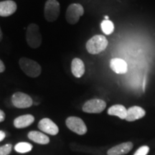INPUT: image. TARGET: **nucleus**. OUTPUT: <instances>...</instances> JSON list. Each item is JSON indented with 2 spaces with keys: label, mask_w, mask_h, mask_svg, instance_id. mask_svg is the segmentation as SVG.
Here are the masks:
<instances>
[{
  "label": "nucleus",
  "mask_w": 155,
  "mask_h": 155,
  "mask_svg": "<svg viewBox=\"0 0 155 155\" xmlns=\"http://www.w3.org/2000/svg\"><path fill=\"white\" fill-rule=\"evenodd\" d=\"M108 44V40L105 36L97 35L88 40L86 43V50L89 53L96 55L104 51L107 48Z\"/></svg>",
  "instance_id": "1"
},
{
  "label": "nucleus",
  "mask_w": 155,
  "mask_h": 155,
  "mask_svg": "<svg viewBox=\"0 0 155 155\" xmlns=\"http://www.w3.org/2000/svg\"><path fill=\"white\" fill-rule=\"evenodd\" d=\"M19 64L22 71L29 77L37 78L41 74V66L33 60L22 58L19 59Z\"/></svg>",
  "instance_id": "2"
},
{
  "label": "nucleus",
  "mask_w": 155,
  "mask_h": 155,
  "mask_svg": "<svg viewBox=\"0 0 155 155\" xmlns=\"http://www.w3.org/2000/svg\"><path fill=\"white\" fill-rule=\"evenodd\" d=\"M26 41L28 45L33 49L41 45L42 35L38 25L32 23L28 25L26 32Z\"/></svg>",
  "instance_id": "3"
},
{
  "label": "nucleus",
  "mask_w": 155,
  "mask_h": 155,
  "mask_svg": "<svg viewBox=\"0 0 155 155\" xmlns=\"http://www.w3.org/2000/svg\"><path fill=\"white\" fill-rule=\"evenodd\" d=\"M60 4L57 0H48L45 5V18L50 22H54L60 15Z\"/></svg>",
  "instance_id": "4"
},
{
  "label": "nucleus",
  "mask_w": 155,
  "mask_h": 155,
  "mask_svg": "<svg viewBox=\"0 0 155 155\" xmlns=\"http://www.w3.org/2000/svg\"><path fill=\"white\" fill-rule=\"evenodd\" d=\"M84 13V9L80 4H71L68 7L65 15L67 22L71 25H75L78 22L80 17Z\"/></svg>",
  "instance_id": "5"
},
{
  "label": "nucleus",
  "mask_w": 155,
  "mask_h": 155,
  "mask_svg": "<svg viewBox=\"0 0 155 155\" xmlns=\"http://www.w3.org/2000/svg\"><path fill=\"white\" fill-rule=\"evenodd\" d=\"M106 104L104 101L98 98L89 100L84 104L83 111L89 114H99L105 109Z\"/></svg>",
  "instance_id": "6"
},
{
  "label": "nucleus",
  "mask_w": 155,
  "mask_h": 155,
  "mask_svg": "<svg viewBox=\"0 0 155 155\" xmlns=\"http://www.w3.org/2000/svg\"><path fill=\"white\" fill-rule=\"evenodd\" d=\"M12 102L15 107L18 108H26L31 107L33 101L29 95L22 92H17L12 96Z\"/></svg>",
  "instance_id": "7"
},
{
  "label": "nucleus",
  "mask_w": 155,
  "mask_h": 155,
  "mask_svg": "<svg viewBox=\"0 0 155 155\" xmlns=\"http://www.w3.org/2000/svg\"><path fill=\"white\" fill-rule=\"evenodd\" d=\"M66 126L69 129L79 135H83L87 132V127L81 118L71 116L66 119Z\"/></svg>",
  "instance_id": "8"
},
{
  "label": "nucleus",
  "mask_w": 155,
  "mask_h": 155,
  "mask_svg": "<svg viewBox=\"0 0 155 155\" xmlns=\"http://www.w3.org/2000/svg\"><path fill=\"white\" fill-rule=\"evenodd\" d=\"M38 128L40 130L50 135H57L59 132V129L51 119L48 118H44L41 119L38 124Z\"/></svg>",
  "instance_id": "9"
},
{
  "label": "nucleus",
  "mask_w": 155,
  "mask_h": 155,
  "mask_svg": "<svg viewBox=\"0 0 155 155\" xmlns=\"http://www.w3.org/2000/svg\"><path fill=\"white\" fill-rule=\"evenodd\" d=\"M17 4L12 0L0 2V16L9 17L16 12Z\"/></svg>",
  "instance_id": "10"
},
{
  "label": "nucleus",
  "mask_w": 155,
  "mask_h": 155,
  "mask_svg": "<svg viewBox=\"0 0 155 155\" xmlns=\"http://www.w3.org/2000/svg\"><path fill=\"white\" fill-rule=\"evenodd\" d=\"M110 68L117 74H124L128 71L127 62L121 58H113L110 61Z\"/></svg>",
  "instance_id": "11"
},
{
  "label": "nucleus",
  "mask_w": 155,
  "mask_h": 155,
  "mask_svg": "<svg viewBox=\"0 0 155 155\" xmlns=\"http://www.w3.org/2000/svg\"><path fill=\"white\" fill-rule=\"evenodd\" d=\"M133 147L131 142L122 143L121 144L112 147L108 151V155H124L129 153Z\"/></svg>",
  "instance_id": "12"
},
{
  "label": "nucleus",
  "mask_w": 155,
  "mask_h": 155,
  "mask_svg": "<svg viewBox=\"0 0 155 155\" xmlns=\"http://www.w3.org/2000/svg\"><path fill=\"white\" fill-rule=\"evenodd\" d=\"M146 112L142 108L139 106H132L127 109V114L126 120L128 121H134L141 119L145 116Z\"/></svg>",
  "instance_id": "13"
},
{
  "label": "nucleus",
  "mask_w": 155,
  "mask_h": 155,
  "mask_svg": "<svg viewBox=\"0 0 155 155\" xmlns=\"http://www.w3.org/2000/svg\"><path fill=\"white\" fill-rule=\"evenodd\" d=\"M71 71L75 78H81L85 73V65L80 58H74L71 63Z\"/></svg>",
  "instance_id": "14"
},
{
  "label": "nucleus",
  "mask_w": 155,
  "mask_h": 155,
  "mask_svg": "<svg viewBox=\"0 0 155 155\" xmlns=\"http://www.w3.org/2000/svg\"><path fill=\"white\" fill-rule=\"evenodd\" d=\"M35 117L31 114H25L16 118L14 121V126L17 129L28 127L33 123Z\"/></svg>",
  "instance_id": "15"
},
{
  "label": "nucleus",
  "mask_w": 155,
  "mask_h": 155,
  "mask_svg": "<svg viewBox=\"0 0 155 155\" xmlns=\"http://www.w3.org/2000/svg\"><path fill=\"white\" fill-rule=\"evenodd\" d=\"M28 138L40 144H48L50 142V139L48 136L38 131H30L28 133Z\"/></svg>",
  "instance_id": "16"
},
{
  "label": "nucleus",
  "mask_w": 155,
  "mask_h": 155,
  "mask_svg": "<svg viewBox=\"0 0 155 155\" xmlns=\"http://www.w3.org/2000/svg\"><path fill=\"white\" fill-rule=\"evenodd\" d=\"M108 114L111 116H116L119 117L121 119H126L127 114V110L124 106L116 104L112 106L108 110Z\"/></svg>",
  "instance_id": "17"
},
{
  "label": "nucleus",
  "mask_w": 155,
  "mask_h": 155,
  "mask_svg": "<svg viewBox=\"0 0 155 155\" xmlns=\"http://www.w3.org/2000/svg\"><path fill=\"white\" fill-rule=\"evenodd\" d=\"M101 30L104 33L105 35H109L112 34V32H114V23L110 21L109 19H107V20H104L101 24Z\"/></svg>",
  "instance_id": "18"
},
{
  "label": "nucleus",
  "mask_w": 155,
  "mask_h": 155,
  "mask_svg": "<svg viewBox=\"0 0 155 155\" xmlns=\"http://www.w3.org/2000/svg\"><path fill=\"white\" fill-rule=\"evenodd\" d=\"M32 149V145L28 142H19L15 147V150L18 153H27L30 152Z\"/></svg>",
  "instance_id": "19"
},
{
  "label": "nucleus",
  "mask_w": 155,
  "mask_h": 155,
  "mask_svg": "<svg viewBox=\"0 0 155 155\" xmlns=\"http://www.w3.org/2000/svg\"><path fill=\"white\" fill-rule=\"evenodd\" d=\"M12 146L11 144H7L2 147H0V155H9L12 152Z\"/></svg>",
  "instance_id": "20"
},
{
  "label": "nucleus",
  "mask_w": 155,
  "mask_h": 155,
  "mask_svg": "<svg viewBox=\"0 0 155 155\" xmlns=\"http://www.w3.org/2000/svg\"><path fill=\"white\" fill-rule=\"evenodd\" d=\"M150 148L147 146H142L137 150L134 155H147L148 154Z\"/></svg>",
  "instance_id": "21"
},
{
  "label": "nucleus",
  "mask_w": 155,
  "mask_h": 155,
  "mask_svg": "<svg viewBox=\"0 0 155 155\" xmlns=\"http://www.w3.org/2000/svg\"><path fill=\"white\" fill-rule=\"evenodd\" d=\"M5 119V114L3 111L0 109V122H2Z\"/></svg>",
  "instance_id": "22"
},
{
  "label": "nucleus",
  "mask_w": 155,
  "mask_h": 155,
  "mask_svg": "<svg viewBox=\"0 0 155 155\" xmlns=\"http://www.w3.org/2000/svg\"><path fill=\"white\" fill-rule=\"evenodd\" d=\"M5 71V65L2 61L0 60V73H3Z\"/></svg>",
  "instance_id": "23"
},
{
  "label": "nucleus",
  "mask_w": 155,
  "mask_h": 155,
  "mask_svg": "<svg viewBox=\"0 0 155 155\" xmlns=\"http://www.w3.org/2000/svg\"><path fill=\"white\" fill-rule=\"evenodd\" d=\"M6 137L5 133L3 131H0V141H2V140H4Z\"/></svg>",
  "instance_id": "24"
},
{
  "label": "nucleus",
  "mask_w": 155,
  "mask_h": 155,
  "mask_svg": "<svg viewBox=\"0 0 155 155\" xmlns=\"http://www.w3.org/2000/svg\"><path fill=\"white\" fill-rule=\"evenodd\" d=\"M2 32L1 28H0V42L2 41Z\"/></svg>",
  "instance_id": "25"
},
{
  "label": "nucleus",
  "mask_w": 155,
  "mask_h": 155,
  "mask_svg": "<svg viewBox=\"0 0 155 155\" xmlns=\"http://www.w3.org/2000/svg\"><path fill=\"white\" fill-rule=\"evenodd\" d=\"M105 19H106V20H107V19H108V16H105Z\"/></svg>",
  "instance_id": "26"
}]
</instances>
